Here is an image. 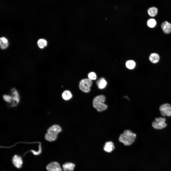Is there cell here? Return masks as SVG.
<instances>
[{
    "label": "cell",
    "mask_w": 171,
    "mask_h": 171,
    "mask_svg": "<svg viewBox=\"0 0 171 171\" xmlns=\"http://www.w3.org/2000/svg\"><path fill=\"white\" fill-rule=\"evenodd\" d=\"M115 147L113 143L111 141L106 142L104 146V150L108 152H111L114 149Z\"/></svg>",
    "instance_id": "obj_10"
},
{
    "label": "cell",
    "mask_w": 171,
    "mask_h": 171,
    "mask_svg": "<svg viewBox=\"0 0 171 171\" xmlns=\"http://www.w3.org/2000/svg\"><path fill=\"white\" fill-rule=\"evenodd\" d=\"M165 121L166 119L165 118L161 117L157 118L155 119V121L152 123V126L155 129H162L167 126Z\"/></svg>",
    "instance_id": "obj_5"
},
{
    "label": "cell",
    "mask_w": 171,
    "mask_h": 171,
    "mask_svg": "<svg viewBox=\"0 0 171 171\" xmlns=\"http://www.w3.org/2000/svg\"><path fill=\"white\" fill-rule=\"evenodd\" d=\"M105 97L103 95H100L95 97L93 101V107L99 112L102 111L106 109L107 106L104 104Z\"/></svg>",
    "instance_id": "obj_2"
},
{
    "label": "cell",
    "mask_w": 171,
    "mask_h": 171,
    "mask_svg": "<svg viewBox=\"0 0 171 171\" xmlns=\"http://www.w3.org/2000/svg\"><path fill=\"white\" fill-rule=\"evenodd\" d=\"M159 58V56L158 55L155 53L151 54L149 57L150 61L153 63H156L158 62Z\"/></svg>",
    "instance_id": "obj_14"
},
{
    "label": "cell",
    "mask_w": 171,
    "mask_h": 171,
    "mask_svg": "<svg viewBox=\"0 0 171 171\" xmlns=\"http://www.w3.org/2000/svg\"><path fill=\"white\" fill-rule=\"evenodd\" d=\"M12 162L15 167L18 168H20L23 164L21 157L17 155H14L12 159Z\"/></svg>",
    "instance_id": "obj_8"
},
{
    "label": "cell",
    "mask_w": 171,
    "mask_h": 171,
    "mask_svg": "<svg viewBox=\"0 0 171 171\" xmlns=\"http://www.w3.org/2000/svg\"><path fill=\"white\" fill-rule=\"evenodd\" d=\"M0 47L1 49H6L8 46V40L4 37L0 38Z\"/></svg>",
    "instance_id": "obj_13"
},
{
    "label": "cell",
    "mask_w": 171,
    "mask_h": 171,
    "mask_svg": "<svg viewBox=\"0 0 171 171\" xmlns=\"http://www.w3.org/2000/svg\"><path fill=\"white\" fill-rule=\"evenodd\" d=\"M37 44L39 47L42 49L45 47L47 45V41L43 39H40L38 41Z\"/></svg>",
    "instance_id": "obj_18"
},
{
    "label": "cell",
    "mask_w": 171,
    "mask_h": 171,
    "mask_svg": "<svg viewBox=\"0 0 171 171\" xmlns=\"http://www.w3.org/2000/svg\"><path fill=\"white\" fill-rule=\"evenodd\" d=\"M31 152L35 155H37L41 153V145H40L39 146V149L38 151L36 152L34 150H32L31 151Z\"/></svg>",
    "instance_id": "obj_23"
},
{
    "label": "cell",
    "mask_w": 171,
    "mask_h": 171,
    "mask_svg": "<svg viewBox=\"0 0 171 171\" xmlns=\"http://www.w3.org/2000/svg\"><path fill=\"white\" fill-rule=\"evenodd\" d=\"M161 28L163 31L165 33H169L171 32V24L165 21L161 25Z\"/></svg>",
    "instance_id": "obj_9"
},
{
    "label": "cell",
    "mask_w": 171,
    "mask_h": 171,
    "mask_svg": "<svg viewBox=\"0 0 171 171\" xmlns=\"http://www.w3.org/2000/svg\"><path fill=\"white\" fill-rule=\"evenodd\" d=\"M61 130V128L59 125H55L52 126L48 129V133L45 135V139L51 142L55 140L57 134Z\"/></svg>",
    "instance_id": "obj_3"
},
{
    "label": "cell",
    "mask_w": 171,
    "mask_h": 171,
    "mask_svg": "<svg viewBox=\"0 0 171 171\" xmlns=\"http://www.w3.org/2000/svg\"><path fill=\"white\" fill-rule=\"evenodd\" d=\"M63 98L65 100L70 99L72 97V95L71 92L68 90L64 91L62 94Z\"/></svg>",
    "instance_id": "obj_17"
},
{
    "label": "cell",
    "mask_w": 171,
    "mask_h": 171,
    "mask_svg": "<svg viewBox=\"0 0 171 171\" xmlns=\"http://www.w3.org/2000/svg\"><path fill=\"white\" fill-rule=\"evenodd\" d=\"M46 168L48 171H62L60 164L57 162L50 163L47 166Z\"/></svg>",
    "instance_id": "obj_7"
},
{
    "label": "cell",
    "mask_w": 171,
    "mask_h": 171,
    "mask_svg": "<svg viewBox=\"0 0 171 171\" xmlns=\"http://www.w3.org/2000/svg\"><path fill=\"white\" fill-rule=\"evenodd\" d=\"M3 98L5 101L9 102H11L12 99V97L11 96L7 95H4L3 96Z\"/></svg>",
    "instance_id": "obj_22"
},
{
    "label": "cell",
    "mask_w": 171,
    "mask_h": 171,
    "mask_svg": "<svg viewBox=\"0 0 171 171\" xmlns=\"http://www.w3.org/2000/svg\"><path fill=\"white\" fill-rule=\"evenodd\" d=\"M92 84L91 80L89 79L85 78L82 80L80 82L79 88L83 91L86 93L89 92L90 87Z\"/></svg>",
    "instance_id": "obj_4"
},
{
    "label": "cell",
    "mask_w": 171,
    "mask_h": 171,
    "mask_svg": "<svg viewBox=\"0 0 171 171\" xmlns=\"http://www.w3.org/2000/svg\"><path fill=\"white\" fill-rule=\"evenodd\" d=\"M11 91L13 92V98L14 102H16L17 104L18 103L19 100V95L17 91L14 88L12 89Z\"/></svg>",
    "instance_id": "obj_15"
},
{
    "label": "cell",
    "mask_w": 171,
    "mask_h": 171,
    "mask_svg": "<svg viewBox=\"0 0 171 171\" xmlns=\"http://www.w3.org/2000/svg\"><path fill=\"white\" fill-rule=\"evenodd\" d=\"M147 12L149 15L151 17H153L157 15L158 12V9L154 7L150 8L148 10Z\"/></svg>",
    "instance_id": "obj_16"
},
{
    "label": "cell",
    "mask_w": 171,
    "mask_h": 171,
    "mask_svg": "<svg viewBox=\"0 0 171 171\" xmlns=\"http://www.w3.org/2000/svg\"><path fill=\"white\" fill-rule=\"evenodd\" d=\"M161 114L163 116H171V106L169 104L166 103L161 105L159 108Z\"/></svg>",
    "instance_id": "obj_6"
},
{
    "label": "cell",
    "mask_w": 171,
    "mask_h": 171,
    "mask_svg": "<svg viewBox=\"0 0 171 171\" xmlns=\"http://www.w3.org/2000/svg\"><path fill=\"white\" fill-rule=\"evenodd\" d=\"M96 84L99 88L103 89L106 87L107 82L104 78H101L97 81Z\"/></svg>",
    "instance_id": "obj_11"
},
{
    "label": "cell",
    "mask_w": 171,
    "mask_h": 171,
    "mask_svg": "<svg viewBox=\"0 0 171 171\" xmlns=\"http://www.w3.org/2000/svg\"><path fill=\"white\" fill-rule=\"evenodd\" d=\"M157 22L156 20L154 19H151L147 21V24L148 26L151 28H153L156 25Z\"/></svg>",
    "instance_id": "obj_20"
},
{
    "label": "cell",
    "mask_w": 171,
    "mask_h": 171,
    "mask_svg": "<svg viewBox=\"0 0 171 171\" xmlns=\"http://www.w3.org/2000/svg\"><path fill=\"white\" fill-rule=\"evenodd\" d=\"M136 134L129 130H125L123 133L120 135L119 140L125 145L129 146L131 145L134 141Z\"/></svg>",
    "instance_id": "obj_1"
},
{
    "label": "cell",
    "mask_w": 171,
    "mask_h": 171,
    "mask_svg": "<svg viewBox=\"0 0 171 171\" xmlns=\"http://www.w3.org/2000/svg\"><path fill=\"white\" fill-rule=\"evenodd\" d=\"M89 79L91 80H94L96 79L97 76L95 73L94 72H91L88 75Z\"/></svg>",
    "instance_id": "obj_21"
},
{
    "label": "cell",
    "mask_w": 171,
    "mask_h": 171,
    "mask_svg": "<svg viewBox=\"0 0 171 171\" xmlns=\"http://www.w3.org/2000/svg\"><path fill=\"white\" fill-rule=\"evenodd\" d=\"M126 66L127 68L130 69H134L135 67L136 63L135 62L132 60H129L126 62Z\"/></svg>",
    "instance_id": "obj_19"
},
{
    "label": "cell",
    "mask_w": 171,
    "mask_h": 171,
    "mask_svg": "<svg viewBox=\"0 0 171 171\" xmlns=\"http://www.w3.org/2000/svg\"><path fill=\"white\" fill-rule=\"evenodd\" d=\"M75 166L74 164L71 162H66L62 166L63 170L64 171H73Z\"/></svg>",
    "instance_id": "obj_12"
}]
</instances>
